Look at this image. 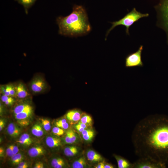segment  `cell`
Listing matches in <instances>:
<instances>
[{
  "mask_svg": "<svg viewBox=\"0 0 168 168\" xmlns=\"http://www.w3.org/2000/svg\"><path fill=\"white\" fill-rule=\"evenodd\" d=\"M80 151V148L75 145H71L66 147L63 152L64 155L68 157H73L76 156Z\"/></svg>",
  "mask_w": 168,
  "mask_h": 168,
  "instance_id": "9a60e30c",
  "label": "cell"
},
{
  "mask_svg": "<svg viewBox=\"0 0 168 168\" xmlns=\"http://www.w3.org/2000/svg\"><path fill=\"white\" fill-rule=\"evenodd\" d=\"M24 7L26 14H27L29 9L35 3L36 0H15Z\"/></svg>",
  "mask_w": 168,
  "mask_h": 168,
  "instance_id": "44dd1931",
  "label": "cell"
},
{
  "mask_svg": "<svg viewBox=\"0 0 168 168\" xmlns=\"http://www.w3.org/2000/svg\"><path fill=\"white\" fill-rule=\"evenodd\" d=\"M16 90V98L20 99L29 97L30 95L29 89L22 82H19L15 85Z\"/></svg>",
  "mask_w": 168,
  "mask_h": 168,
  "instance_id": "52a82bcc",
  "label": "cell"
},
{
  "mask_svg": "<svg viewBox=\"0 0 168 168\" xmlns=\"http://www.w3.org/2000/svg\"><path fill=\"white\" fill-rule=\"evenodd\" d=\"M45 152V151L42 147L37 146L30 148L28 153L30 157H35L44 155Z\"/></svg>",
  "mask_w": 168,
  "mask_h": 168,
  "instance_id": "2e32d148",
  "label": "cell"
},
{
  "mask_svg": "<svg viewBox=\"0 0 168 168\" xmlns=\"http://www.w3.org/2000/svg\"><path fill=\"white\" fill-rule=\"evenodd\" d=\"M82 113V112L78 109L72 110L66 113L65 118L70 124L74 125L80 121Z\"/></svg>",
  "mask_w": 168,
  "mask_h": 168,
  "instance_id": "ba28073f",
  "label": "cell"
},
{
  "mask_svg": "<svg viewBox=\"0 0 168 168\" xmlns=\"http://www.w3.org/2000/svg\"><path fill=\"white\" fill-rule=\"evenodd\" d=\"M133 168H165L161 164L149 159L139 158L133 163Z\"/></svg>",
  "mask_w": 168,
  "mask_h": 168,
  "instance_id": "8992f818",
  "label": "cell"
},
{
  "mask_svg": "<svg viewBox=\"0 0 168 168\" xmlns=\"http://www.w3.org/2000/svg\"><path fill=\"white\" fill-rule=\"evenodd\" d=\"M17 142L23 146L28 147L32 144L33 141L29 134L24 133L20 136Z\"/></svg>",
  "mask_w": 168,
  "mask_h": 168,
  "instance_id": "d6986e66",
  "label": "cell"
},
{
  "mask_svg": "<svg viewBox=\"0 0 168 168\" xmlns=\"http://www.w3.org/2000/svg\"><path fill=\"white\" fill-rule=\"evenodd\" d=\"M12 145L14 154L15 155L18 153L19 149L18 147L17 146L14 145Z\"/></svg>",
  "mask_w": 168,
  "mask_h": 168,
  "instance_id": "8d00e7d4",
  "label": "cell"
},
{
  "mask_svg": "<svg viewBox=\"0 0 168 168\" xmlns=\"http://www.w3.org/2000/svg\"><path fill=\"white\" fill-rule=\"evenodd\" d=\"M73 127L77 132L80 133L85 129L78 123L74 124Z\"/></svg>",
  "mask_w": 168,
  "mask_h": 168,
  "instance_id": "d6a6232c",
  "label": "cell"
},
{
  "mask_svg": "<svg viewBox=\"0 0 168 168\" xmlns=\"http://www.w3.org/2000/svg\"><path fill=\"white\" fill-rule=\"evenodd\" d=\"M4 149L2 147H1L0 148V155L1 157H2L4 154Z\"/></svg>",
  "mask_w": 168,
  "mask_h": 168,
  "instance_id": "ab89813d",
  "label": "cell"
},
{
  "mask_svg": "<svg viewBox=\"0 0 168 168\" xmlns=\"http://www.w3.org/2000/svg\"><path fill=\"white\" fill-rule=\"evenodd\" d=\"M28 164L26 162L22 161L18 165V168H27L28 167Z\"/></svg>",
  "mask_w": 168,
  "mask_h": 168,
  "instance_id": "836d02e7",
  "label": "cell"
},
{
  "mask_svg": "<svg viewBox=\"0 0 168 168\" xmlns=\"http://www.w3.org/2000/svg\"><path fill=\"white\" fill-rule=\"evenodd\" d=\"M82 139L86 142H91L93 139L95 133L94 130L91 128L85 129L81 133Z\"/></svg>",
  "mask_w": 168,
  "mask_h": 168,
  "instance_id": "e0dca14e",
  "label": "cell"
},
{
  "mask_svg": "<svg viewBox=\"0 0 168 168\" xmlns=\"http://www.w3.org/2000/svg\"><path fill=\"white\" fill-rule=\"evenodd\" d=\"M31 132L33 135L37 137H41L44 134V131L42 127L38 124H35L32 126Z\"/></svg>",
  "mask_w": 168,
  "mask_h": 168,
  "instance_id": "603a6c76",
  "label": "cell"
},
{
  "mask_svg": "<svg viewBox=\"0 0 168 168\" xmlns=\"http://www.w3.org/2000/svg\"><path fill=\"white\" fill-rule=\"evenodd\" d=\"M65 164L64 159L59 157L53 158L51 161V165L54 168H62L65 166Z\"/></svg>",
  "mask_w": 168,
  "mask_h": 168,
  "instance_id": "ffe728a7",
  "label": "cell"
},
{
  "mask_svg": "<svg viewBox=\"0 0 168 168\" xmlns=\"http://www.w3.org/2000/svg\"><path fill=\"white\" fill-rule=\"evenodd\" d=\"M5 125V122L2 119L0 120V131H1L3 128L4 127Z\"/></svg>",
  "mask_w": 168,
  "mask_h": 168,
  "instance_id": "f35d334b",
  "label": "cell"
},
{
  "mask_svg": "<svg viewBox=\"0 0 168 168\" xmlns=\"http://www.w3.org/2000/svg\"><path fill=\"white\" fill-rule=\"evenodd\" d=\"M135 154L168 168V116L156 114L140 120L132 134Z\"/></svg>",
  "mask_w": 168,
  "mask_h": 168,
  "instance_id": "6da1fadb",
  "label": "cell"
},
{
  "mask_svg": "<svg viewBox=\"0 0 168 168\" xmlns=\"http://www.w3.org/2000/svg\"><path fill=\"white\" fill-rule=\"evenodd\" d=\"M115 167V166L111 163L105 162L104 168H113Z\"/></svg>",
  "mask_w": 168,
  "mask_h": 168,
  "instance_id": "74e56055",
  "label": "cell"
},
{
  "mask_svg": "<svg viewBox=\"0 0 168 168\" xmlns=\"http://www.w3.org/2000/svg\"><path fill=\"white\" fill-rule=\"evenodd\" d=\"M89 167L86 156L84 155L76 158L72 162L71 167L72 168H85Z\"/></svg>",
  "mask_w": 168,
  "mask_h": 168,
  "instance_id": "8fae6325",
  "label": "cell"
},
{
  "mask_svg": "<svg viewBox=\"0 0 168 168\" xmlns=\"http://www.w3.org/2000/svg\"><path fill=\"white\" fill-rule=\"evenodd\" d=\"M143 50V46L141 45L137 51L128 55L125 58V67H142L143 64L142 59V54Z\"/></svg>",
  "mask_w": 168,
  "mask_h": 168,
  "instance_id": "5b68a950",
  "label": "cell"
},
{
  "mask_svg": "<svg viewBox=\"0 0 168 168\" xmlns=\"http://www.w3.org/2000/svg\"><path fill=\"white\" fill-rule=\"evenodd\" d=\"M47 87L48 85L45 79L40 75L34 76L30 81L28 85L30 92L35 94L44 92Z\"/></svg>",
  "mask_w": 168,
  "mask_h": 168,
  "instance_id": "277c9868",
  "label": "cell"
},
{
  "mask_svg": "<svg viewBox=\"0 0 168 168\" xmlns=\"http://www.w3.org/2000/svg\"><path fill=\"white\" fill-rule=\"evenodd\" d=\"M52 132L54 135L58 137L63 135L64 133V129L56 126L53 128Z\"/></svg>",
  "mask_w": 168,
  "mask_h": 168,
  "instance_id": "83f0119b",
  "label": "cell"
},
{
  "mask_svg": "<svg viewBox=\"0 0 168 168\" xmlns=\"http://www.w3.org/2000/svg\"><path fill=\"white\" fill-rule=\"evenodd\" d=\"M6 85H2L0 86V93L1 94L10 96L9 93L7 89Z\"/></svg>",
  "mask_w": 168,
  "mask_h": 168,
  "instance_id": "f546056e",
  "label": "cell"
},
{
  "mask_svg": "<svg viewBox=\"0 0 168 168\" xmlns=\"http://www.w3.org/2000/svg\"><path fill=\"white\" fill-rule=\"evenodd\" d=\"M80 121L86 124L89 127L92 125V117L90 115L84 112H82Z\"/></svg>",
  "mask_w": 168,
  "mask_h": 168,
  "instance_id": "7402d4cb",
  "label": "cell"
},
{
  "mask_svg": "<svg viewBox=\"0 0 168 168\" xmlns=\"http://www.w3.org/2000/svg\"><path fill=\"white\" fill-rule=\"evenodd\" d=\"M63 140L65 144H71V129L68 130L65 133L63 137Z\"/></svg>",
  "mask_w": 168,
  "mask_h": 168,
  "instance_id": "f1b7e54d",
  "label": "cell"
},
{
  "mask_svg": "<svg viewBox=\"0 0 168 168\" xmlns=\"http://www.w3.org/2000/svg\"><path fill=\"white\" fill-rule=\"evenodd\" d=\"M8 134L13 138H17L21 134V130L19 126L13 123L8 124L7 128Z\"/></svg>",
  "mask_w": 168,
  "mask_h": 168,
  "instance_id": "4fadbf2b",
  "label": "cell"
},
{
  "mask_svg": "<svg viewBox=\"0 0 168 168\" xmlns=\"http://www.w3.org/2000/svg\"><path fill=\"white\" fill-rule=\"evenodd\" d=\"M18 123L22 126H26L29 125L30 121L27 119L18 120Z\"/></svg>",
  "mask_w": 168,
  "mask_h": 168,
  "instance_id": "4dcf8cb0",
  "label": "cell"
},
{
  "mask_svg": "<svg viewBox=\"0 0 168 168\" xmlns=\"http://www.w3.org/2000/svg\"><path fill=\"white\" fill-rule=\"evenodd\" d=\"M161 12L164 23L168 30V0H164L158 6Z\"/></svg>",
  "mask_w": 168,
  "mask_h": 168,
  "instance_id": "30bf717a",
  "label": "cell"
},
{
  "mask_svg": "<svg viewBox=\"0 0 168 168\" xmlns=\"http://www.w3.org/2000/svg\"><path fill=\"white\" fill-rule=\"evenodd\" d=\"M6 153L7 155L9 157H11L14 155L12 145H9L7 147Z\"/></svg>",
  "mask_w": 168,
  "mask_h": 168,
  "instance_id": "1f68e13d",
  "label": "cell"
},
{
  "mask_svg": "<svg viewBox=\"0 0 168 168\" xmlns=\"http://www.w3.org/2000/svg\"><path fill=\"white\" fill-rule=\"evenodd\" d=\"M33 111V110H31L14 114L15 118L17 120L28 119L32 114Z\"/></svg>",
  "mask_w": 168,
  "mask_h": 168,
  "instance_id": "cb8c5ba5",
  "label": "cell"
},
{
  "mask_svg": "<svg viewBox=\"0 0 168 168\" xmlns=\"http://www.w3.org/2000/svg\"><path fill=\"white\" fill-rule=\"evenodd\" d=\"M6 86L10 96L16 98V90L15 85L11 83L9 84L6 85Z\"/></svg>",
  "mask_w": 168,
  "mask_h": 168,
  "instance_id": "484cf974",
  "label": "cell"
},
{
  "mask_svg": "<svg viewBox=\"0 0 168 168\" xmlns=\"http://www.w3.org/2000/svg\"><path fill=\"white\" fill-rule=\"evenodd\" d=\"M46 145L51 148H58L62 146L61 139L57 136H48L45 139Z\"/></svg>",
  "mask_w": 168,
  "mask_h": 168,
  "instance_id": "7c38bea8",
  "label": "cell"
},
{
  "mask_svg": "<svg viewBox=\"0 0 168 168\" xmlns=\"http://www.w3.org/2000/svg\"><path fill=\"white\" fill-rule=\"evenodd\" d=\"M148 13H142L138 11L135 8L126 14L124 16L119 20L110 23L112 24L111 27L107 31L105 35V40L110 32L116 27L122 25L126 27L125 31L126 34L129 35V29L135 22L140 19L148 17Z\"/></svg>",
  "mask_w": 168,
  "mask_h": 168,
  "instance_id": "3957f363",
  "label": "cell"
},
{
  "mask_svg": "<svg viewBox=\"0 0 168 168\" xmlns=\"http://www.w3.org/2000/svg\"><path fill=\"white\" fill-rule=\"evenodd\" d=\"M24 158V157L23 154L20 153H18L11 157V162L13 165H18L23 161Z\"/></svg>",
  "mask_w": 168,
  "mask_h": 168,
  "instance_id": "d4e9b609",
  "label": "cell"
},
{
  "mask_svg": "<svg viewBox=\"0 0 168 168\" xmlns=\"http://www.w3.org/2000/svg\"><path fill=\"white\" fill-rule=\"evenodd\" d=\"M44 167L43 164L40 162L36 163L34 166V168H43Z\"/></svg>",
  "mask_w": 168,
  "mask_h": 168,
  "instance_id": "d590c367",
  "label": "cell"
},
{
  "mask_svg": "<svg viewBox=\"0 0 168 168\" xmlns=\"http://www.w3.org/2000/svg\"><path fill=\"white\" fill-rule=\"evenodd\" d=\"M113 156L117 161L118 168H133V163L127 159L115 154Z\"/></svg>",
  "mask_w": 168,
  "mask_h": 168,
  "instance_id": "5bb4252c",
  "label": "cell"
},
{
  "mask_svg": "<svg viewBox=\"0 0 168 168\" xmlns=\"http://www.w3.org/2000/svg\"><path fill=\"white\" fill-rule=\"evenodd\" d=\"M105 161H103L97 163L94 166L95 168H104V165Z\"/></svg>",
  "mask_w": 168,
  "mask_h": 168,
  "instance_id": "e575fe53",
  "label": "cell"
},
{
  "mask_svg": "<svg viewBox=\"0 0 168 168\" xmlns=\"http://www.w3.org/2000/svg\"><path fill=\"white\" fill-rule=\"evenodd\" d=\"M86 156L87 161L93 163H97L103 161V157L100 154L92 149L88 150Z\"/></svg>",
  "mask_w": 168,
  "mask_h": 168,
  "instance_id": "9c48e42d",
  "label": "cell"
},
{
  "mask_svg": "<svg viewBox=\"0 0 168 168\" xmlns=\"http://www.w3.org/2000/svg\"><path fill=\"white\" fill-rule=\"evenodd\" d=\"M33 110L32 106L28 103H22L15 106L13 110L14 114H17L24 111Z\"/></svg>",
  "mask_w": 168,
  "mask_h": 168,
  "instance_id": "ac0fdd59",
  "label": "cell"
},
{
  "mask_svg": "<svg viewBox=\"0 0 168 168\" xmlns=\"http://www.w3.org/2000/svg\"><path fill=\"white\" fill-rule=\"evenodd\" d=\"M41 124L43 128L46 131H49L51 128L50 122L48 119H40Z\"/></svg>",
  "mask_w": 168,
  "mask_h": 168,
  "instance_id": "4316f807",
  "label": "cell"
},
{
  "mask_svg": "<svg viewBox=\"0 0 168 168\" xmlns=\"http://www.w3.org/2000/svg\"><path fill=\"white\" fill-rule=\"evenodd\" d=\"M56 22L59 34L66 36H82L91 30L86 11L82 5H74L72 13L66 16L58 17Z\"/></svg>",
  "mask_w": 168,
  "mask_h": 168,
  "instance_id": "7a4b0ae2",
  "label": "cell"
}]
</instances>
